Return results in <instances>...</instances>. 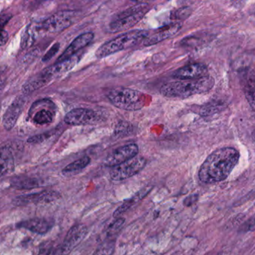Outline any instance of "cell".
I'll list each match as a JSON object with an SVG mask.
<instances>
[{"label": "cell", "mask_w": 255, "mask_h": 255, "mask_svg": "<svg viewBox=\"0 0 255 255\" xmlns=\"http://www.w3.org/2000/svg\"><path fill=\"white\" fill-rule=\"evenodd\" d=\"M61 198V195L52 190H46L34 194L18 196L13 200L15 206H22L28 204H48L55 202Z\"/></svg>", "instance_id": "8fae6325"}, {"label": "cell", "mask_w": 255, "mask_h": 255, "mask_svg": "<svg viewBox=\"0 0 255 255\" xmlns=\"http://www.w3.org/2000/svg\"><path fill=\"white\" fill-rule=\"evenodd\" d=\"M148 11L146 4L135 5L123 11L116 19L109 24V31L112 33L128 30L141 20Z\"/></svg>", "instance_id": "5b68a950"}, {"label": "cell", "mask_w": 255, "mask_h": 255, "mask_svg": "<svg viewBox=\"0 0 255 255\" xmlns=\"http://www.w3.org/2000/svg\"><path fill=\"white\" fill-rule=\"evenodd\" d=\"M91 158L88 156H85L66 166L62 170V174L65 176L76 175L85 169L91 163Z\"/></svg>", "instance_id": "ffe728a7"}, {"label": "cell", "mask_w": 255, "mask_h": 255, "mask_svg": "<svg viewBox=\"0 0 255 255\" xmlns=\"http://www.w3.org/2000/svg\"><path fill=\"white\" fill-rule=\"evenodd\" d=\"M94 38V34L93 32H85L78 36L76 38L73 40V41L69 45L68 47L64 50L62 55L58 57L56 62H61V61H65L69 59L71 57L74 56L75 54L83 49L85 46L89 45L92 42Z\"/></svg>", "instance_id": "2e32d148"}, {"label": "cell", "mask_w": 255, "mask_h": 255, "mask_svg": "<svg viewBox=\"0 0 255 255\" xmlns=\"http://www.w3.org/2000/svg\"><path fill=\"white\" fill-rule=\"evenodd\" d=\"M8 33L7 31L4 30V28L0 29V46H3L7 43L8 40Z\"/></svg>", "instance_id": "4dcf8cb0"}, {"label": "cell", "mask_w": 255, "mask_h": 255, "mask_svg": "<svg viewBox=\"0 0 255 255\" xmlns=\"http://www.w3.org/2000/svg\"><path fill=\"white\" fill-rule=\"evenodd\" d=\"M208 67L205 64L195 63L180 67L174 71L172 76L181 80L197 79L208 76Z\"/></svg>", "instance_id": "9a60e30c"}, {"label": "cell", "mask_w": 255, "mask_h": 255, "mask_svg": "<svg viewBox=\"0 0 255 255\" xmlns=\"http://www.w3.org/2000/svg\"><path fill=\"white\" fill-rule=\"evenodd\" d=\"M53 223L45 219H32L25 220L16 225V227L19 229H27L30 232H34L38 235H44L51 230Z\"/></svg>", "instance_id": "e0dca14e"}, {"label": "cell", "mask_w": 255, "mask_h": 255, "mask_svg": "<svg viewBox=\"0 0 255 255\" xmlns=\"http://www.w3.org/2000/svg\"><path fill=\"white\" fill-rule=\"evenodd\" d=\"M14 169V159L10 148H0V178L11 173Z\"/></svg>", "instance_id": "d6986e66"}, {"label": "cell", "mask_w": 255, "mask_h": 255, "mask_svg": "<svg viewBox=\"0 0 255 255\" xmlns=\"http://www.w3.org/2000/svg\"><path fill=\"white\" fill-rule=\"evenodd\" d=\"M151 190H152V187H150V186L141 189L134 196L126 200L125 202L115 211L113 217H115V218H118V217H121L122 214H125L128 210L130 209L133 205H136L138 202L142 200V199L151 192Z\"/></svg>", "instance_id": "ac0fdd59"}, {"label": "cell", "mask_w": 255, "mask_h": 255, "mask_svg": "<svg viewBox=\"0 0 255 255\" xmlns=\"http://www.w3.org/2000/svg\"><path fill=\"white\" fill-rule=\"evenodd\" d=\"M60 48V43H56L49 49L47 52L43 57V61H48L58 52Z\"/></svg>", "instance_id": "f1b7e54d"}, {"label": "cell", "mask_w": 255, "mask_h": 255, "mask_svg": "<svg viewBox=\"0 0 255 255\" xmlns=\"http://www.w3.org/2000/svg\"><path fill=\"white\" fill-rule=\"evenodd\" d=\"M55 114L51 109H40L34 113L33 120L39 125L49 124L53 121Z\"/></svg>", "instance_id": "7402d4cb"}, {"label": "cell", "mask_w": 255, "mask_h": 255, "mask_svg": "<svg viewBox=\"0 0 255 255\" xmlns=\"http://www.w3.org/2000/svg\"><path fill=\"white\" fill-rule=\"evenodd\" d=\"M6 77L4 72L0 70V94L2 92L4 86H5Z\"/></svg>", "instance_id": "d6a6232c"}, {"label": "cell", "mask_w": 255, "mask_h": 255, "mask_svg": "<svg viewBox=\"0 0 255 255\" xmlns=\"http://www.w3.org/2000/svg\"><path fill=\"white\" fill-rule=\"evenodd\" d=\"M79 61H80L79 56L74 55V56L71 57V58L65 60V61L56 62L53 65L46 67L40 72L46 78V79L50 82L55 78L59 77V76L64 75V73L71 70L79 63Z\"/></svg>", "instance_id": "5bb4252c"}, {"label": "cell", "mask_w": 255, "mask_h": 255, "mask_svg": "<svg viewBox=\"0 0 255 255\" xmlns=\"http://www.w3.org/2000/svg\"><path fill=\"white\" fill-rule=\"evenodd\" d=\"M246 97L252 107L255 109V88L254 87H247L245 90Z\"/></svg>", "instance_id": "484cf974"}, {"label": "cell", "mask_w": 255, "mask_h": 255, "mask_svg": "<svg viewBox=\"0 0 255 255\" xmlns=\"http://www.w3.org/2000/svg\"><path fill=\"white\" fill-rule=\"evenodd\" d=\"M88 234V228L84 224L73 226L67 232L61 246V254L68 255L82 242Z\"/></svg>", "instance_id": "30bf717a"}, {"label": "cell", "mask_w": 255, "mask_h": 255, "mask_svg": "<svg viewBox=\"0 0 255 255\" xmlns=\"http://www.w3.org/2000/svg\"><path fill=\"white\" fill-rule=\"evenodd\" d=\"M181 27H182V25L179 22H173V23L161 27V28L154 31L152 34H148L146 38L142 42L143 46H152V45L157 44V43L166 40L169 37H173L175 34H176L180 31Z\"/></svg>", "instance_id": "7c38bea8"}, {"label": "cell", "mask_w": 255, "mask_h": 255, "mask_svg": "<svg viewBox=\"0 0 255 255\" xmlns=\"http://www.w3.org/2000/svg\"><path fill=\"white\" fill-rule=\"evenodd\" d=\"M139 148L136 144H129L117 148L108 155L104 160L105 166L113 168L136 157Z\"/></svg>", "instance_id": "9c48e42d"}, {"label": "cell", "mask_w": 255, "mask_h": 255, "mask_svg": "<svg viewBox=\"0 0 255 255\" xmlns=\"http://www.w3.org/2000/svg\"><path fill=\"white\" fill-rule=\"evenodd\" d=\"M115 247L116 241L112 238H109L97 249L94 255H113L115 251Z\"/></svg>", "instance_id": "603a6c76"}, {"label": "cell", "mask_w": 255, "mask_h": 255, "mask_svg": "<svg viewBox=\"0 0 255 255\" xmlns=\"http://www.w3.org/2000/svg\"><path fill=\"white\" fill-rule=\"evenodd\" d=\"M11 186L17 190H32L40 187L41 183L37 178H17L11 181Z\"/></svg>", "instance_id": "44dd1931"}, {"label": "cell", "mask_w": 255, "mask_h": 255, "mask_svg": "<svg viewBox=\"0 0 255 255\" xmlns=\"http://www.w3.org/2000/svg\"><path fill=\"white\" fill-rule=\"evenodd\" d=\"M10 16L8 14H3L0 16V29L3 28V27L4 26L6 23H7V21L10 19Z\"/></svg>", "instance_id": "836d02e7"}, {"label": "cell", "mask_w": 255, "mask_h": 255, "mask_svg": "<svg viewBox=\"0 0 255 255\" xmlns=\"http://www.w3.org/2000/svg\"><path fill=\"white\" fill-rule=\"evenodd\" d=\"M107 97L114 106L124 110H139L145 104V94L132 88H113L109 91Z\"/></svg>", "instance_id": "277c9868"}, {"label": "cell", "mask_w": 255, "mask_h": 255, "mask_svg": "<svg viewBox=\"0 0 255 255\" xmlns=\"http://www.w3.org/2000/svg\"><path fill=\"white\" fill-rule=\"evenodd\" d=\"M131 126L129 125L128 123L122 122L120 123L118 126H117L116 130H115V133L118 136H124V134L127 135L128 131H130V128Z\"/></svg>", "instance_id": "4316f807"}, {"label": "cell", "mask_w": 255, "mask_h": 255, "mask_svg": "<svg viewBox=\"0 0 255 255\" xmlns=\"http://www.w3.org/2000/svg\"><path fill=\"white\" fill-rule=\"evenodd\" d=\"M51 250H52L51 247L48 245L44 246V247L40 249V251L37 255H49L51 253Z\"/></svg>", "instance_id": "e575fe53"}, {"label": "cell", "mask_w": 255, "mask_h": 255, "mask_svg": "<svg viewBox=\"0 0 255 255\" xmlns=\"http://www.w3.org/2000/svg\"><path fill=\"white\" fill-rule=\"evenodd\" d=\"M49 136L48 134H42L39 135V136H34V137H31V139H28V142H31V143H37V142H43L45 139Z\"/></svg>", "instance_id": "1f68e13d"}, {"label": "cell", "mask_w": 255, "mask_h": 255, "mask_svg": "<svg viewBox=\"0 0 255 255\" xmlns=\"http://www.w3.org/2000/svg\"><path fill=\"white\" fill-rule=\"evenodd\" d=\"M220 108V106H217V105H208V106H205L201 109V115H203V116L213 115V114L218 112Z\"/></svg>", "instance_id": "83f0119b"}, {"label": "cell", "mask_w": 255, "mask_h": 255, "mask_svg": "<svg viewBox=\"0 0 255 255\" xmlns=\"http://www.w3.org/2000/svg\"><path fill=\"white\" fill-rule=\"evenodd\" d=\"M214 85V79L207 76L197 79L179 80L162 85L160 94L170 98L184 99L208 92Z\"/></svg>", "instance_id": "7a4b0ae2"}, {"label": "cell", "mask_w": 255, "mask_h": 255, "mask_svg": "<svg viewBox=\"0 0 255 255\" xmlns=\"http://www.w3.org/2000/svg\"><path fill=\"white\" fill-rule=\"evenodd\" d=\"M146 165V160L142 157H135L126 163L112 168L110 177L112 181H125L141 172Z\"/></svg>", "instance_id": "8992f818"}, {"label": "cell", "mask_w": 255, "mask_h": 255, "mask_svg": "<svg viewBox=\"0 0 255 255\" xmlns=\"http://www.w3.org/2000/svg\"><path fill=\"white\" fill-rule=\"evenodd\" d=\"M99 120L98 113L86 108L72 109L64 117V122L71 126L90 125L95 124Z\"/></svg>", "instance_id": "ba28073f"}, {"label": "cell", "mask_w": 255, "mask_h": 255, "mask_svg": "<svg viewBox=\"0 0 255 255\" xmlns=\"http://www.w3.org/2000/svg\"><path fill=\"white\" fill-rule=\"evenodd\" d=\"M240 154L233 148L214 151L205 160L199 172V178L205 184L225 181L239 162Z\"/></svg>", "instance_id": "6da1fadb"}, {"label": "cell", "mask_w": 255, "mask_h": 255, "mask_svg": "<svg viewBox=\"0 0 255 255\" xmlns=\"http://www.w3.org/2000/svg\"><path fill=\"white\" fill-rule=\"evenodd\" d=\"M25 103L26 98L25 96H19L8 106L2 118V124L5 130H10L13 128L22 113Z\"/></svg>", "instance_id": "4fadbf2b"}, {"label": "cell", "mask_w": 255, "mask_h": 255, "mask_svg": "<svg viewBox=\"0 0 255 255\" xmlns=\"http://www.w3.org/2000/svg\"><path fill=\"white\" fill-rule=\"evenodd\" d=\"M249 223L250 224L248 225L249 229L251 231L255 230V216L254 217L251 219V220L249 221Z\"/></svg>", "instance_id": "d590c367"}, {"label": "cell", "mask_w": 255, "mask_h": 255, "mask_svg": "<svg viewBox=\"0 0 255 255\" xmlns=\"http://www.w3.org/2000/svg\"><path fill=\"white\" fill-rule=\"evenodd\" d=\"M198 200H199V195L193 194L191 195V196H187V197L184 199V203L183 204H184L185 207H190L194 205L195 203H196Z\"/></svg>", "instance_id": "f546056e"}, {"label": "cell", "mask_w": 255, "mask_h": 255, "mask_svg": "<svg viewBox=\"0 0 255 255\" xmlns=\"http://www.w3.org/2000/svg\"><path fill=\"white\" fill-rule=\"evenodd\" d=\"M148 34V31L145 30L139 29L124 33L115 38L103 43L96 51V56L98 58H103L112 54L133 47L141 42H143Z\"/></svg>", "instance_id": "3957f363"}, {"label": "cell", "mask_w": 255, "mask_h": 255, "mask_svg": "<svg viewBox=\"0 0 255 255\" xmlns=\"http://www.w3.org/2000/svg\"><path fill=\"white\" fill-rule=\"evenodd\" d=\"M125 223V219L118 218L109 226L107 230V236L109 238H112L116 236L124 226Z\"/></svg>", "instance_id": "d4e9b609"}, {"label": "cell", "mask_w": 255, "mask_h": 255, "mask_svg": "<svg viewBox=\"0 0 255 255\" xmlns=\"http://www.w3.org/2000/svg\"><path fill=\"white\" fill-rule=\"evenodd\" d=\"M192 10L190 7L185 6V7H179L175 9L172 11L170 14L171 19H175V20H184L187 19L191 14Z\"/></svg>", "instance_id": "cb8c5ba5"}, {"label": "cell", "mask_w": 255, "mask_h": 255, "mask_svg": "<svg viewBox=\"0 0 255 255\" xmlns=\"http://www.w3.org/2000/svg\"><path fill=\"white\" fill-rule=\"evenodd\" d=\"M76 12L63 10L49 16L42 23L41 28L49 33H58L64 31L73 24Z\"/></svg>", "instance_id": "52a82bcc"}]
</instances>
